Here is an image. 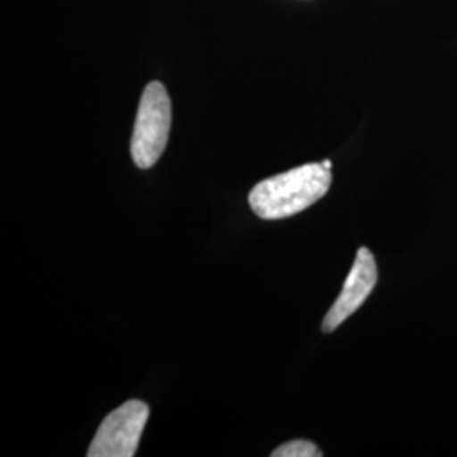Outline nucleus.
Masks as SVG:
<instances>
[{
	"mask_svg": "<svg viewBox=\"0 0 457 457\" xmlns=\"http://www.w3.org/2000/svg\"><path fill=\"white\" fill-rule=\"evenodd\" d=\"M322 163H324V166H326V168H328V170H330V168H332V163H330V162H328V160H326V162H322Z\"/></svg>",
	"mask_w": 457,
	"mask_h": 457,
	"instance_id": "6",
	"label": "nucleus"
},
{
	"mask_svg": "<svg viewBox=\"0 0 457 457\" xmlns=\"http://www.w3.org/2000/svg\"><path fill=\"white\" fill-rule=\"evenodd\" d=\"M273 457H320L322 451L311 441H298L287 442L283 445L277 447L273 453Z\"/></svg>",
	"mask_w": 457,
	"mask_h": 457,
	"instance_id": "5",
	"label": "nucleus"
},
{
	"mask_svg": "<svg viewBox=\"0 0 457 457\" xmlns=\"http://www.w3.org/2000/svg\"><path fill=\"white\" fill-rule=\"evenodd\" d=\"M149 407L141 400H129L111 411L98 427L88 447V457H132L137 451Z\"/></svg>",
	"mask_w": 457,
	"mask_h": 457,
	"instance_id": "3",
	"label": "nucleus"
},
{
	"mask_svg": "<svg viewBox=\"0 0 457 457\" xmlns=\"http://www.w3.org/2000/svg\"><path fill=\"white\" fill-rule=\"evenodd\" d=\"M171 129V100L162 82H149L139 100L132 131L131 154L137 168L158 163Z\"/></svg>",
	"mask_w": 457,
	"mask_h": 457,
	"instance_id": "2",
	"label": "nucleus"
},
{
	"mask_svg": "<svg viewBox=\"0 0 457 457\" xmlns=\"http://www.w3.org/2000/svg\"><path fill=\"white\" fill-rule=\"evenodd\" d=\"M330 183L332 175L324 163L302 164L260 181L249 192V205L264 220L287 219L319 202L328 192Z\"/></svg>",
	"mask_w": 457,
	"mask_h": 457,
	"instance_id": "1",
	"label": "nucleus"
},
{
	"mask_svg": "<svg viewBox=\"0 0 457 457\" xmlns=\"http://www.w3.org/2000/svg\"><path fill=\"white\" fill-rule=\"evenodd\" d=\"M378 281V268H376L375 256L368 247H360L356 254V262L353 264L347 279L344 283L343 292L327 312L322 330L334 332L349 319L354 312L360 309L364 300L373 292Z\"/></svg>",
	"mask_w": 457,
	"mask_h": 457,
	"instance_id": "4",
	"label": "nucleus"
}]
</instances>
